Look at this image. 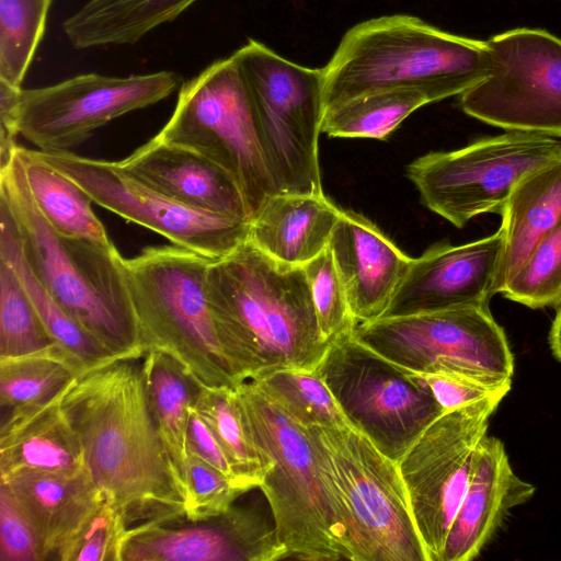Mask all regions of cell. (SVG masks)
<instances>
[{"instance_id": "obj_37", "label": "cell", "mask_w": 561, "mask_h": 561, "mask_svg": "<svg viewBox=\"0 0 561 561\" xmlns=\"http://www.w3.org/2000/svg\"><path fill=\"white\" fill-rule=\"evenodd\" d=\"M302 267L323 340L331 343L335 339L353 332L356 323L352 317L346 291L330 248L324 249Z\"/></svg>"}, {"instance_id": "obj_16", "label": "cell", "mask_w": 561, "mask_h": 561, "mask_svg": "<svg viewBox=\"0 0 561 561\" xmlns=\"http://www.w3.org/2000/svg\"><path fill=\"white\" fill-rule=\"evenodd\" d=\"M182 84L176 72L162 70L128 77L84 73L53 85L21 88L18 130L41 151H70L99 127L160 102Z\"/></svg>"}, {"instance_id": "obj_27", "label": "cell", "mask_w": 561, "mask_h": 561, "mask_svg": "<svg viewBox=\"0 0 561 561\" xmlns=\"http://www.w3.org/2000/svg\"><path fill=\"white\" fill-rule=\"evenodd\" d=\"M15 153L36 207L56 232L103 247L113 245L92 210V199L80 185L45 162L35 150L18 146Z\"/></svg>"}, {"instance_id": "obj_38", "label": "cell", "mask_w": 561, "mask_h": 561, "mask_svg": "<svg viewBox=\"0 0 561 561\" xmlns=\"http://www.w3.org/2000/svg\"><path fill=\"white\" fill-rule=\"evenodd\" d=\"M183 486L186 522L218 516L245 494L236 489L225 474L194 455H188Z\"/></svg>"}, {"instance_id": "obj_3", "label": "cell", "mask_w": 561, "mask_h": 561, "mask_svg": "<svg viewBox=\"0 0 561 561\" xmlns=\"http://www.w3.org/2000/svg\"><path fill=\"white\" fill-rule=\"evenodd\" d=\"M0 203L13 219L25 262L56 302L112 356H144L115 245L56 232L36 207L15 152L0 169Z\"/></svg>"}, {"instance_id": "obj_13", "label": "cell", "mask_w": 561, "mask_h": 561, "mask_svg": "<svg viewBox=\"0 0 561 561\" xmlns=\"http://www.w3.org/2000/svg\"><path fill=\"white\" fill-rule=\"evenodd\" d=\"M490 70L460 94L462 111L507 131L561 136V38L517 27L486 41Z\"/></svg>"}, {"instance_id": "obj_17", "label": "cell", "mask_w": 561, "mask_h": 561, "mask_svg": "<svg viewBox=\"0 0 561 561\" xmlns=\"http://www.w3.org/2000/svg\"><path fill=\"white\" fill-rule=\"evenodd\" d=\"M287 559L270 506L238 499L199 522L147 525L128 530L121 561H275Z\"/></svg>"}, {"instance_id": "obj_5", "label": "cell", "mask_w": 561, "mask_h": 561, "mask_svg": "<svg viewBox=\"0 0 561 561\" xmlns=\"http://www.w3.org/2000/svg\"><path fill=\"white\" fill-rule=\"evenodd\" d=\"M234 392L250 436L271 467L259 489L287 559L350 560L309 428L297 423L260 379L242 381Z\"/></svg>"}, {"instance_id": "obj_24", "label": "cell", "mask_w": 561, "mask_h": 561, "mask_svg": "<svg viewBox=\"0 0 561 561\" xmlns=\"http://www.w3.org/2000/svg\"><path fill=\"white\" fill-rule=\"evenodd\" d=\"M341 211L324 194L277 193L253 216L249 240L282 263L304 266L329 247Z\"/></svg>"}, {"instance_id": "obj_36", "label": "cell", "mask_w": 561, "mask_h": 561, "mask_svg": "<svg viewBox=\"0 0 561 561\" xmlns=\"http://www.w3.org/2000/svg\"><path fill=\"white\" fill-rule=\"evenodd\" d=\"M501 294L531 309L561 305V220L533 248Z\"/></svg>"}, {"instance_id": "obj_32", "label": "cell", "mask_w": 561, "mask_h": 561, "mask_svg": "<svg viewBox=\"0 0 561 561\" xmlns=\"http://www.w3.org/2000/svg\"><path fill=\"white\" fill-rule=\"evenodd\" d=\"M428 103L416 90L375 91L327 107L321 131L329 137L386 140L408 116Z\"/></svg>"}, {"instance_id": "obj_26", "label": "cell", "mask_w": 561, "mask_h": 561, "mask_svg": "<svg viewBox=\"0 0 561 561\" xmlns=\"http://www.w3.org/2000/svg\"><path fill=\"white\" fill-rule=\"evenodd\" d=\"M198 0H89L62 22L73 48L135 44Z\"/></svg>"}, {"instance_id": "obj_34", "label": "cell", "mask_w": 561, "mask_h": 561, "mask_svg": "<svg viewBox=\"0 0 561 561\" xmlns=\"http://www.w3.org/2000/svg\"><path fill=\"white\" fill-rule=\"evenodd\" d=\"M54 343L16 271L0 256V357L33 353Z\"/></svg>"}, {"instance_id": "obj_42", "label": "cell", "mask_w": 561, "mask_h": 561, "mask_svg": "<svg viewBox=\"0 0 561 561\" xmlns=\"http://www.w3.org/2000/svg\"><path fill=\"white\" fill-rule=\"evenodd\" d=\"M187 451L220 471L234 486L230 465L219 443L193 405L187 427Z\"/></svg>"}, {"instance_id": "obj_20", "label": "cell", "mask_w": 561, "mask_h": 561, "mask_svg": "<svg viewBox=\"0 0 561 561\" xmlns=\"http://www.w3.org/2000/svg\"><path fill=\"white\" fill-rule=\"evenodd\" d=\"M536 488L513 470L501 439L480 442L470 482L447 535L440 561L476 559L511 511L527 503Z\"/></svg>"}, {"instance_id": "obj_30", "label": "cell", "mask_w": 561, "mask_h": 561, "mask_svg": "<svg viewBox=\"0 0 561 561\" xmlns=\"http://www.w3.org/2000/svg\"><path fill=\"white\" fill-rule=\"evenodd\" d=\"M193 407L219 443L234 486L244 493L260 488L271 467L250 436L234 389L201 386Z\"/></svg>"}, {"instance_id": "obj_22", "label": "cell", "mask_w": 561, "mask_h": 561, "mask_svg": "<svg viewBox=\"0 0 561 561\" xmlns=\"http://www.w3.org/2000/svg\"><path fill=\"white\" fill-rule=\"evenodd\" d=\"M38 542L41 561L59 560L105 501L87 467L76 472L24 470L0 477Z\"/></svg>"}, {"instance_id": "obj_29", "label": "cell", "mask_w": 561, "mask_h": 561, "mask_svg": "<svg viewBox=\"0 0 561 561\" xmlns=\"http://www.w3.org/2000/svg\"><path fill=\"white\" fill-rule=\"evenodd\" d=\"M0 256L10 262L16 271L55 343L64 347L85 367L114 357L78 324L42 286L23 257L13 219L2 203H0Z\"/></svg>"}, {"instance_id": "obj_40", "label": "cell", "mask_w": 561, "mask_h": 561, "mask_svg": "<svg viewBox=\"0 0 561 561\" xmlns=\"http://www.w3.org/2000/svg\"><path fill=\"white\" fill-rule=\"evenodd\" d=\"M407 374L427 386L444 412L493 394H507L512 387V379L478 377L460 373Z\"/></svg>"}, {"instance_id": "obj_10", "label": "cell", "mask_w": 561, "mask_h": 561, "mask_svg": "<svg viewBox=\"0 0 561 561\" xmlns=\"http://www.w3.org/2000/svg\"><path fill=\"white\" fill-rule=\"evenodd\" d=\"M314 371L347 423L398 462L443 409L427 386L362 343L332 341Z\"/></svg>"}, {"instance_id": "obj_18", "label": "cell", "mask_w": 561, "mask_h": 561, "mask_svg": "<svg viewBox=\"0 0 561 561\" xmlns=\"http://www.w3.org/2000/svg\"><path fill=\"white\" fill-rule=\"evenodd\" d=\"M501 228L460 245L436 244L412 259L381 318L489 307L503 254Z\"/></svg>"}, {"instance_id": "obj_19", "label": "cell", "mask_w": 561, "mask_h": 561, "mask_svg": "<svg viewBox=\"0 0 561 561\" xmlns=\"http://www.w3.org/2000/svg\"><path fill=\"white\" fill-rule=\"evenodd\" d=\"M329 248L356 325L380 319L412 257L374 222L352 210L341 211Z\"/></svg>"}, {"instance_id": "obj_35", "label": "cell", "mask_w": 561, "mask_h": 561, "mask_svg": "<svg viewBox=\"0 0 561 561\" xmlns=\"http://www.w3.org/2000/svg\"><path fill=\"white\" fill-rule=\"evenodd\" d=\"M257 379L285 411L307 428L347 423L331 392L314 370L279 369Z\"/></svg>"}, {"instance_id": "obj_2", "label": "cell", "mask_w": 561, "mask_h": 561, "mask_svg": "<svg viewBox=\"0 0 561 561\" xmlns=\"http://www.w3.org/2000/svg\"><path fill=\"white\" fill-rule=\"evenodd\" d=\"M208 301L241 379L279 369L313 371L330 343L319 330L302 266L282 263L248 238L207 270Z\"/></svg>"}, {"instance_id": "obj_43", "label": "cell", "mask_w": 561, "mask_h": 561, "mask_svg": "<svg viewBox=\"0 0 561 561\" xmlns=\"http://www.w3.org/2000/svg\"><path fill=\"white\" fill-rule=\"evenodd\" d=\"M21 88L0 80V169L12 160L18 148L15 108Z\"/></svg>"}, {"instance_id": "obj_7", "label": "cell", "mask_w": 561, "mask_h": 561, "mask_svg": "<svg viewBox=\"0 0 561 561\" xmlns=\"http://www.w3.org/2000/svg\"><path fill=\"white\" fill-rule=\"evenodd\" d=\"M352 561H427L398 462L348 423L311 426Z\"/></svg>"}, {"instance_id": "obj_14", "label": "cell", "mask_w": 561, "mask_h": 561, "mask_svg": "<svg viewBox=\"0 0 561 561\" xmlns=\"http://www.w3.org/2000/svg\"><path fill=\"white\" fill-rule=\"evenodd\" d=\"M506 394L486 397L434 420L398 461L427 561H440L467 492L477 448Z\"/></svg>"}, {"instance_id": "obj_44", "label": "cell", "mask_w": 561, "mask_h": 561, "mask_svg": "<svg viewBox=\"0 0 561 561\" xmlns=\"http://www.w3.org/2000/svg\"><path fill=\"white\" fill-rule=\"evenodd\" d=\"M556 309L548 340L553 356L561 363V305Z\"/></svg>"}, {"instance_id": "obj_6", "label": "cell", "mask_w": 561, "mask_h": 561, "mask_svg": "<svg viewBox=\"0 0 561 561\" xmlns=\"http://www.w3.org/2000/svg\"><path fill=\"white\" fill-rule=\"evenodd\" d=\"M211 261L172 244L148 247L123 265L144 352L169 355L203 387L234 389L242 381L207 297Z\"/></svg>"}, {"instance_id": "obj_1", "label": "cell", "mask_w": 561, "mask_h": 561, "mask_svg": "<svg viewBox=\"0 0 561 561\" xmlns=\"http://www.w3.org/2000/svg\"><path fill=\"white\" fill-rule=\"evenodd\" d=\"M61 411L85 467L128 530L185 519V494L154 421L142 356L83 368L64 389Z\"/></svg>"}, {"instance_id": "obj_21", "label": "cell", "mask_w": 561, "mask_h": 561, "mask_svg": "<svg viewBox=\"0 0 561 561\" xmlns=\"http://www.w3.org/2000/svg\"><path fill=\"white\" fill-rule=\"evenodd\" d=\"M119 163L180 204L251 222L249 205L233 176L195 150L152 138Z\"/></svg>"}, {"instance_id": "obj_39", "label": "cell", "mask_w": 561, "mask_h": 561, "mask_svg": "<svg viewBox=\"0 0 561 561\" xmlns=\"http://www.w3.org/2000/svg\"><path fill=\"white\" fill-rule=\"evenodd\" d=\"M127 533L122 517L104 501L81 527L62 561H121Z\"/></svg>"}, {"instance_id": "obj_15", "label": "cell", "mask_w": 561, "mask_h": 561, "mask_svg": "<svg viewBox=\"0 0 561 561\" xmlns=\"http://www.w3.org/2000/svg\"><path fill=\"white\" fill-rule=\"evenodd\" d=\"M35 151L101 207L210 260L229 255L249 238L250 222L180 204L123 168L119 161L80 157L71 151Z\"/></svg>"}, {"instance_id": "obj_33", "label": "cell", "mask_w": 561, "mask_h": 561, "mask_svg": "<svg viewBox=\"0 0 561 561\" xmlns=\"http://www.w3.org/2000/svg\"><path fill=\"white\" fill-rule=\"evenodd\" d=\"M53 0H0V80L21 88Z\"/></svg>"}, {"instance_id": "obj_25", "label": "cell", "mask_w": 561, "mask_h": 561, "mask_svg": "<svg viewBox=\"0 0 561 561\" xmlns=\"http://www.w3.org/2000/svg\"><path fill=\"white\" fill-rule=\"evenodd\" d=\"M503 254L495 282L501 294L533 248L561 220V157L526 175L501 213Z\"/></svg>"}, {"instance_id": "obj_31", "label": "cell", "mask_w": 561, "mask_h": 561, "mask_svg": "<svg viewBox=\"0 0 561 561\" xmlns=\"http://www.w3.org/2000/svg\"><path fill=\"white\" fill-rule=\"evenodd\" d=\"M83 368L57 343L28 354L0 357L2 414L55 398Z\"/></svg>"}, {"instance_id": "obj_9", "label": "cell", "mask_w": 561, "mask_h": 561, "mask_svg": "<svg viewBox=\"0 0 561 561\" xmlns=\"http://www.w3.org/2000/svg\"><path fill=\"white\" fill-rule=\"evenodd\" d=\"M153 138L195 150L226 169L240 186L252 218L277 194L251 95L232 56L215 60L181 85L170 119Z\"/></svg>"}, {"instance_id": "obj_4", "label": "cell", "mask_w": 561, "mask_h": 561, "mask_svg": "<svg viewBox=\"0 0 561 561\" xmlns=\"http://www.w3.org/2000/svg\"><path fill=\"white\" fill-rule=\"evenodd\" d=\"M490 70L486 41L456 35L420 18L363 21L322 68L324 106L381 90L411 89L430 103L460 95Z\"/></svg>"}, {"instance_id": "obj_12", "label": "cell", "mask_w": 561, "mask_h": 561, "mask_svg": "<svg viewBox=\"0 0 561 561\" xmlns=\"http://www.w3.org/2000/svg\"><path fill=\"white\" fill-rule=\"evenodd\" d=\"M354 335L405 373L512 379L514 356L489 307H463L357 324Z\"/></svg>"}, {"instance_id": "obj_28", "label": "cell", "mask_w": 561, "mask_h": 561, "mask_svg": "<svg viewBox=\"0 0 561 561\" xmlns=\"http://www.w3.org/2000/svg\"><path fill=\"white\" fill-rule=\"evenodd\" d=\"M142 370L154 421L183 484L188 459L190 411L201 385L181 364L161 352H146Z\"/></svg>"}, {"instance_id": "obj_41", "label": "cell", "mask_w": 561, "mask_h": 561, "mask_svg": "<svg viewBox=\"0 0 561 561\" xmlns=\"http://www.w3.org/2000/svg\"><path fill=\"white\" fill-rule=\"evenodd\" d=\"M0 560L41 561L33 528L3 484H0Z\"/></svg>"}, {"instance_id": "obj_11", "label": "cell", "mask_w": 561, "mask_h": 561, "mask_svg": "<svg viewBox=\"0 0 561 561\" xmlns=\"http://www.w3.org/2000/svg\"><path fill=\"white\" fill-rule=\"evenodd\" d=\"M561 157L552 137L508 131L461 149L424 154L407 167L421 202L457 228L485 213H502L515 186Z\"/></svg>"}, {"instance_id": "obj_23", "label": "cell", "mask_w": 561, "mask_h": 561, "mask_svg": "<svg viewBox=\"0 0 561 561\" xmlns=\"http://www.w3.org/2000/svg\"><path fill=\"white\" fill-rule=\"evenodd\" d=\"M61 392L2 414L0 477L24 470L76 472L85 468L80 442L60 408Z\"/></svg>"}, {"instance_id": "obj_8", "label": "cell", "mask_w": 561, "mask_h": 561, "mask_svg": "<svg viewBox=\"0 0 561 561\" xmlns=\"http://www.w3.org/2000/svg\"><path fill=\"white\" fill-rule=\"evenodd\" d=\"M231 56L245 79L277 193L322 195V68L298 65L252 38Z\"/></svg>"}]
</instances>
